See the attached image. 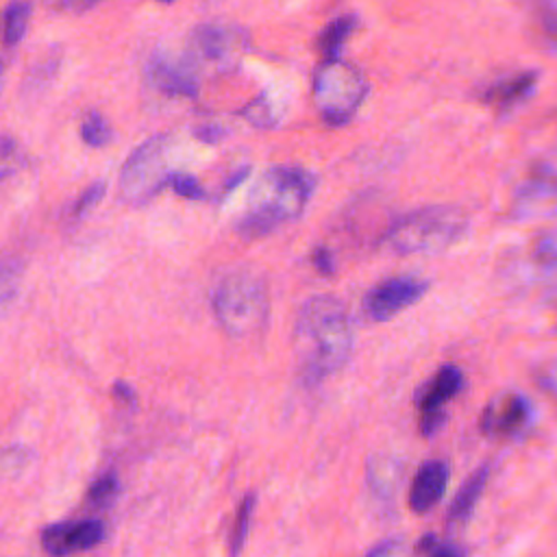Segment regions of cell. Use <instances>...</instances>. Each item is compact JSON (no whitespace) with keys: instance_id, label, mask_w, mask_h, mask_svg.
<instances>
[{"instance_id":"2e32d148","label":"cell","mask_w":557,"mask_h":557,"mask_svg":"<svg viewBox=\"0 0 557 557\" xmlns=\"http://www.w3.org/2000/svg\"><path fill=\"white\" fill-rule=\"evenodd\" d=\"M485 481H487V468L485 466L476 468V472L466 479L463 487L457 492V496L450 505V511H448L450 524H459L472 513V509H474V505H476V500H479V496L485 487Z\"/></svg>"},{"instance_id":"e0dca14e","label":"cell","mask_w":557,"mask_h":557,"mask_svg":"<svg viewBox=\"0 0 557 557\" xmlns=\"http://www.w3.org/2000/svg\"><path fill=\"white\" fill-rule=\"evenodd\" d=\"M529 265L537 278L557 276V233H546L531 244Z\"/></svg>"},{"instance_id":"484cf974","label":"cell","mask_w":557,"mask_h":557,"mask_svg":"<svg viewBox=\"0 0 557 557\" xmlns=\"http://www.w3.org/2000/svg\"><path fill=\"white\" fill-rule=\"evenodd\" d=\"M104 191H107V185H104L102 181L91 183V185L78 196V200H76V205H74V218H81V215H85L87 211H91V209L102 200Z\"/></svg>"},{"instance_id":"8fae6325","label":"cell","mask_w":557,"mask_h":557,"mask_svg":"<svg viewBox=\"0 0 557 557\" xmlns=\"http://www.w3.org/2000/svg\"><path fill=\"white\" fill-rule=\"evenodd\" d=\"M148 78L159 91L170 96L191 98L198 91V78L189 59L157 54L148 65Z\"/></svg>"},{"instance_id":"e575fe53","label":"cell","mask_w":557,"mask_h":557,"mask_svg":"<svg viewBox=\"0 0 557 557\" xmlns=\"http://www.w3.org/2000/svg\"><path fill=\"white\" fill-rule=\"evenodd\" d=\"M546 24H548V28H550V30L557 35V13H555V15H550Z\"/></svg>"},{"instance_id":"44dd1931","label":"cell","mask_w":557,"mask_h":557,"mask_svg":"<svg viewBox=\"0 0 557 557\" xmlns=\"http://www.w3.org/2000/svg\"><path fill=\"white\" fill-rule=\"evenodd\" d=\"M81 137L85 144L100 148L104 144L111 141V126L107 122V117L98 111H89L85 113L83 122H81Z\"/></svg>"},{"instance_id":"4fadbf2b","label":"cell","mask_w":557,"mask_h":557,"mask_svg":"<svg viewBox=\"0 0 557 557\" xmlns=\"http://www.w3.org/2000/svg\"><path fill=\"white\" fill-rule=\"evenodd\" d=\"M448 483V466L444 461H426L420 466L411 481L409 490V505L413 511L422 513L437 505Z\"/></svg>"},{"instance_id":"7a4b0ae2","label":"cell","mask_w":557,"mask_h":557,"mask_svg":"<svg viewBox=\"0 0 557 557\" xmlns=\"http://www.w3.org/2000/svg\"><path fill=\"white\" fill-rule=\"evenodd\" d=\"M315 189V176L305 168L276 165L255 183L248 207L237 222L246 237H261L281 224L296 220Z\"/></svg>"},{"instance_id":"5b68a950","label":"cell","mask_w":557,"mask_h":557,"mask_svg":"<svg viewBox=\"0 0 557 557\" xmlns=\"http://www.w3.org/2000/svg\"><path fill=\"white\" fill-rule=\"evenodd\" d=\"M366 96V83L361 74L339 61H324L315 74L313 83V100L320 115L329 124H344L352 117Z\"/></svg>"},{"instance_id":"f1b7e54d","label":"cell","mask_w":557,"mask_h":557,"mask_svg":"<svg viewBox=\"0 0 557 557\" xmlns=\"http://www.w3.org/2000/svg\"><path fill=\"white\" fill-rule=\"evenodd\" d=\"M15 287V263L0 257V298Z\"/></svg>"},{"instance_id":"3957f363","label":"cell","mask_w":557,"mask_h":557,"mask_svg":"<svg viewBox=\"0 0 557 557\" xmlns=\"http://www.w3.org/2000/svg\"><path fill=\"white\" fill-rule=\"evenodd\" d=\"M468 226V215L448 205L416 209L398 218L383 235L381 244L400 255L437 252L453 246Z\"/></svg>"},{"instance_id":"ffe728a7","label":"cell","mask_w":557,"mask_h":557,"mask_svg":"<svg viewBox=\"0 0 557 557\" xmlns=\"http://www.w3.org/2000/svg\"><path fill=\"white\" fill-rule=\"evenodd\" d=\"M28 17H30V4L24 0H15L9 4L7 13H4V41L9 46L17 44L28 26Z\"/></svg>"},{"instance_id":"5bb4252c","label":"cell","mask_w":557,"mask_h":557,"mask_svg":"<svg viewBox=\"0 0 557 557\" xmlns=\"http://www.w3.org/2000/svg\"><path fill=\"white\" fill-rule=\"evenodd\" d=\"M529 418V403L518 396L509 394L505 398L494 400L483 411V431L494 435H509L516 433Z\"/></svg>"},{"instance_id":"9a60e30c","label":"cell","mask_w":557,"mask_h":557,"mask_svg":"<svg viewBox=\"0 0 557 557\" xmlns=\"http://www.w3.org/2000/svg\"><path fill=\"white\" fill-rule=\"evenodd\" d=\"M535 81H537V78H535V72H522V74L509 76L507 81L496 83V85L485 94V100L494 102V104L500 107V109H509V107L518 104L520 100H524V98L533 91Z\"/></svg>"},{"instance_id":"277c9868","label":"cell","mask_w":557,"mask_h":557,"mask_svg":"<svg viewBox=\"0 0 557 557\" xmlns=\"http://www.w3.org/2000/svg\"><path fill=\"white\" fill-rule=\"evenodd\" d=\"M213 313L220 326L233 337L257 333L268 320L265 283L248 270L226 274L213 292Z\"/></svg>"},{"instance_id":"52a82bcc","label":"cell","mask_w":557,"mask_h":557,"mask_svg":"<svg viewBox=\"0 0 557 557\" xmlns=\"http://www.w3.org/2000/svg\"><path fill=\"white\" fill-rule=\"evenodd\" d=\"M248 37L237 26L226 24H202L191 33V52L218 67L233 65L246 50Z\"/></svg>"},{"instance_id":"d6986e66","label":"cell","mask_w":557,"mask_h":557,"mask_svg":"<svg viewBox=\"0 0 557 557\" xmlns=\"http://www.w3.org/2000/svg\"><path fill=\"white\" fill-rule=\"evenodd\" d=\"M252 511H255V496L248 494L242 503L239 509L235 513V522H233V531H231V540H228V555L237 557L246 537H248V529H250V520H252Z\"/></svg>"},{"instance_id":"d4e9b609","label":"cell","mask_w":557,"mask_h":557,"mask_svg":"<svg viewBox=\"0 0 557 557\" xmlns=\"http://www.w3.org/2000/svg\"><path fill=\"white\" fill-rule=\"evenodd\" d=\"M168 185L183 198H189V200H198V198H205V191L200 187V183L191 176V174H183V172H176V174H170L168 178Z\"/></svg>"},{"instance_id":"1f68e13d","label":"cell","mask_w":557,"mask_h":557,"mask_svg":"<svg viewBox=\"0 0 557 557\" xmlns=\"http://www.w3.org/2000/svg\"><path fill=\"white\" fill-rule=\"evenodd\" d=\"M100 0H63V4H65V9L67 11H76V13H81V11H89L91 7H96Z\"/></svg>"},{"instance_id":"30bf717a","label":"cell","mask_w":557,"mask_h":557,"mask_svg":"<svg viewBox=\"0 0 557 557\" xmlns=\"http://www.w3.org/2000/svg\"><path fill=\"white\" fill-rule=\"evenodd\" d=\"M463 376L455 366H444L424 385L420 405V429L424 435H433L444 424V405L461 389Z\"/></svg>"},{"instance_id":"cb8c5ba5","label":"cell","mask_w":557,"mask_h":557,"mask_svg":"<svg viewBox=\"0 0 557 557\" xmlns=\"http://www.w3.org/2000/svg\"><path fill=\"white\" fill-rule=\"evenodd\" d=\"M20 165H22V154L17 144L11 137L0 135V178L15 174Z\"/></svg>"},{"instance_id":"4316f807","label":"cell","mask_w":557,"mask_h":557,"mask_svg":"<svg viewBox=\"0 0 557 557\" xmlns=\"http://www.w3.org/2000/svg\"><path fill=\"white\" fill-rule=\"evenodd\" d=\"M242 115H244L246 120H250L255 126H270V124L274 122V120H272V109H270L265 96H261V98H257L255 102H250V104L242 111Z\"/></svg>"},{"instance_id":"7402d4cb","label":"cell","mask_w":557,"mask_h":557,"mask_svg":"<svg viewBox=\"0 0 557 557\" xmlns=\"http://www.w3.org/2000/svg\"><path fill=\"white\" fill-rule=\"evenodd\" d=\"M368 474H370L372 490H376L379 494H392L398 483L400 468L394 459H374Z\"/></svg>"},{"instance_id":"7c38bea8","label":"cell","mask_w":557,"mask_h":557,"mask_svg":"<svg viewBox=\"0 0 557 557\" xmlns=\"http://www.w3.org/2000/svg\"><path fill=\"white\" fill-rule=\"evenodd\" d=\"M520 213H546L557 207V172L548 165H537L522 183L516 196Z\"/></svg>"},{"instance_id":"d590c367","label":"cell","mask_w":557,"mask_h":557,"mask_svg":"<svg viewBox=\"0 0 557 557\" xmlns=\"http://www.w3.org/2000/svg\"><path fill=\"white\" fill-rule=\"evenodd\" d=\"M161 2H172V0H161Z\"/></svg>"},{"instance_id":"f546056e","label":"cell","mask_w":557,"mask_h":557,"mask_svg":"<svg viewBox=\"0 0 557 557\" xmlns=\"http://www.w3.org/2000/svg\"><path fill=\"white\" fill-rule=\"evenodd\" d=\"M113 396H115L120 403H124V405H135V392H133V387H131L128 383H124V381H115V385H113Z\"/></svg>"},{"instance_id":"8992f818","label":"cell","mask_w":557,"mask_h":557,"mask_svg":"<svg viewBox=\"0 0 557 557\" xmlns=\"http://www.w3.org/2000/svg\"><path fill=\"white\" fill-rule=\"evenodd\" d=\"M168 137L157 135L139 144L120 170V191L128 202H148L168 185Z\"/></svg>"},{"instance_id":"836d02e7","label":"cell","mask_w":557,"mask_h":557,"mask_svg":"<svg viewBox=\"0 0 557 557\" xmlns=\"http://www.w3.org/2000/svg\"><path fill=\"white\" fill-rule=\"evenodd\" d=\"M429 557H461V553L453 546H437V548L431 550Z\"/></svg>"},{"instance_id":"ba28073f","label":"cell","mask_w":557,"mask_h":557,"mask_svg":"<svg viewBox=\"0 0 557 557\" xmlns=\"http://www.w3.org/2000/svg\"><path fill=\"white\" fill-rule=\"evenodd\" d=\"M426 292V283L409 278V276H400V278H389L379 283L376 287H372L366 298H363V311L368 318L381 322L387 320L392 315H396L398 311L407 309L409 305H413L422 294Z\"/></svg>"},{"instance_id":"9c48e42d","label":"cell","mask_w":557,"mask_h":557,"mask_svg":"<svg viewBox=\"0 0 557 557\" xmlns=\"http://www.w3.org/2000/svg\"><path fill=\"white\" fill-rule=\"evenodd\" d=\"M104 540V524L100 520H76L50 524L41 531V548L52 557L89 550Z\"/></svg>"},{"instance_id":"6da1fadb","label":"cell","mask_w":557,"mask_h":557,"mask_svg":"<svg viewBox=\"0 0 557 557\" xmlns=\"http://www.w3.org/2000/svg\"><path fill=\"white\" fill-rule=\"evenodd\" d=\"M352 350V324L342 300L313 296L302 302L294 324V352L309 383L337 372Z\"/></svg>"},{"instance_id":"603a6c76","label":"cell","mask_w":557,"mask_h":557,"mask_svg":"<svg viewBox=\"0 0 557 557\" xmlns=\"http://www.w3.org/2000/svg\"><path fill=\"white\" fill-rule=\"evenodd\" d=\"M120 492V481L115 474H102L100 479H96L91 485H89V492H87V500L94 505V507H104L109 505Z\"/></svg>"},{"instance_id":"8d00e7d4","label":"cell","mask_w":557,"mask_h":557,"mask_svg":"<svg viewBox=\"0 0 557 557\" xmlns=\"http://www.w3.org/2000/svg\"><path fill=\"white\" fill-rule=\"evenodd\" d=\"M0 70H2V65H0Z\"/></svg>"},{"instance_id":"d6a6232c","label":"cell","mask_w":557,"mask_h":557,"mask_svg":"<svg viewBox=\"0 0 557 557\" xmlns=\"http://www.w3.org/2000/svg\"><path fill=\"white\" fill-rule=\"evenodd\" d=\"M220 131H222V128H218V126H202V128L196 131V135H198L202 141H215V139L220 137Z\"/></svg>"},{"instance_id":"ac0fdd59","label":"cell","mask_w":557,"mask_h":557,"mask_svg":"<svg viewBox=\"0 0 557 557\" xmlns=\"http://www.w3.org/2000/svg\"><path fill=\"white\" fill-rule=\"evenodd\" d=\"M355 28V17L350 15H344V17H337L333 20L324 33L320 35V50L324 54L326 61H333L337 59L339 50H342V44L346 41V37L350 35V30Z\"/></svg>"},{"instance_id":"4dcf8cb0","label":"cell","mask_w":557,"mask_h":557,"mask_svg":"<svg viewBox=\"0 0 557 557\" xmlns=\"http://www.w3.org/2000/svg\"><path fill=\"white\" fill-rule=\"evenodd\" d=\"M313 265H315L320 272L331 274V272H333V257H331V252L318 248V250L313 252Z\"/></svg>"},{"instance_id":"83f0119b","label":"cell","mask_w":557,"mask_h":557,"mask_svg":"<svg viewBox=\"0 0 557 557\" xmlns=\"http://www.w3.org/2000/svg\"><path fill=\"white\" fill-rule=\"evenodd\" d=\"M368 557H409V548L400 540H385L374 546Z\"/></svg>"}]
</instances>
